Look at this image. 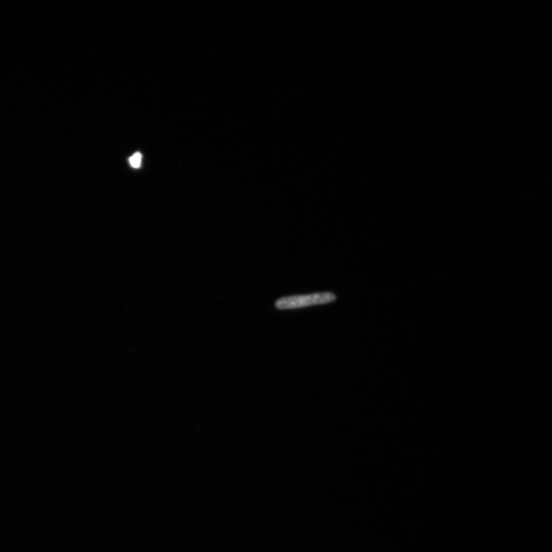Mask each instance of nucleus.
I'll return each instance as SVG.
<instances>
[{"label":"nucleus","instance_id":"nucleus-1","mask_svg":"<svg viewBox=\"0 0 552 552\" xmlns=\"http://www.w3.org/2000/svg\"><path fill=\"white\" fill-rule=\"evenodd\" d=\"M337 297L332 293H318L305 295L288 296L275 301V307L280 310L296 309L318 305L328 304L333 302Z\"/></svg>","mask_w":552,"mask_h":552},{"label":"nucleus","instance_id":"nucleus-2","mask_svg":"<svg viewBox=\"0 0 552 552\" xmlns=\"http://www.w3.org/2000/svg\"><path fill=\"white\" fill-rule=\"evenodd\" d=\"M141 160H142V156H141V153H134V156L129 158L131 166L134 168H139L141 164Z\"/></svg>","mask_w":552,"mask_h":552}]
</instances>
